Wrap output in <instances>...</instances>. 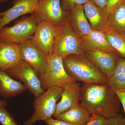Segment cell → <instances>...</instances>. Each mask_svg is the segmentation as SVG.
Wrapping results in <instances>:
<instances>
[{
    "label": "cell",
    "instance_id": "4fadbf2b",
    "mask_svg": "<svg viewBox=\"0 0 125 125\" xmlns=\"http://www.w3.org/2000/svg\"><path fill=\"white\" fill-rule=\"evenodd\" d=\"M60 101L57 104L53 116L55 118L60 114L75 107L80 101L81 86L76 82L70 83L62 88Z\"/></svg>",
    "mask_w": 125,
    "mask_h": 125
},
{
    "label": "cell",
    "instance_id": "3957f363",
    "mask_svg": "<svg viewBox=\"0 0 125 125\" xmlns=\"http://www.w3.org/2000/svg\"><path fill=\"white\" fill-rule=\"evenodd\" d=\"M62 89L53 86L36 98L33 103L35 109L32 115L24 122L25 125H34L38 121H46L52 118L61 98Z\"/></svg>",
    "mask_w": 125,
    "mask_h": 125
},
{
    "label": "cell",
    "instance_id": "d6a6232c",
    "mask_svg": "<svg viewBox=\"0 0 125 125\" xmlns=\"http://www.w3.org/2000/svg\"><path fill=\"white\" fill-rule=\"evenodd\" d=\"M1 15L0 13V20L1 19Z\"/></svg>",
    "mask_w": 125,
    "mask_h": 125
},
{
    "label": "cell",
    "instance_id": "f546056e",
    "mask_svg": "<svg viewBox=\"0 0 125 125\" xmlns=\"http://www.w3.org/2000/svg\"><path fill=\"white\" fill-rule=\"evenodd\" d=\"M116 94L120 101L121 104L123 106L125 115V92H119Z\"/></svg>",
    "mask_w": 125,
    "mask_h": 125
},
{
    "label": "cell",
    "instance_id": "d6986e66",
    "mask_svg": "<svg viewBox=\"0 0 125 125\" xmlns=\"http://www.w3.org/2000/svg\"><path fill=\"white\" fill-rule=\"evenodd\" d=\"M91 114L88 108L81 103L73 109L58 115L55 118L72 125H84Z\"/></svg>",
    "mask_w": 125,
    "mask_h": 125
},
{
    "label": "cell",
    "instance_id": "603a6c76",
    "mask_svg": "<svg viewBox=\"0 0 125 125\" xmlns=\"http://www.w3.org/2000/svg\"><path fill=\"white\" fill-rule=\"evenodd\" d=\"M90 0H61V5L62 10L70 11L78 6H83Z\"/></svg>",
    "mask_w": 125,
    "mask_h": 125
},
{
    "label": "cell",
    "instance_id": "277c9868",
    "mask_svg": "<svg viewBox=\"0 0 125 125\" xmlns=\"http://www.w3.org/2000/svg\"><path fill=\"white\" fill-rule=\"evenodd\" d=\"M38 22L34 13L25 16L10 27L0 30V42L19 45L32 38L37 29Z\"/></svg>",
    "mask_w": 125,
    "mask_h": 125
},
{
    "label": "cell",
    "instance_id": "52a82bcc",
    "mask_svg": "<svg viewBox=\"0 0 125 125\" xmlns=\"http://www.w3.org/2000/svg\"><path fill=\"white\" fill-rule=\"evenodd\" d=\"M38 22L44 21L59 28L68 23L70 11L62 8L60 0H40L34 13Z\"/></svg>",
    "mask_w": 125,
    "mask_h": 125
},
{
    "label": "cell",
    "instance_id": "ffe728a7",
    "mask_svg": "<svg viewBox=\"0 0 125 125\" xmlns=\"http://www.w3.org/2000/svg\"><path fill=\"white\" fill-rule=\"evenodd\" d=\"M108 84L115 93L125 92V59L118 56L114 73L108 78Z\"/></svg>",
    "mask_w": 125,
    "mask_h": 125
},
{
    "label": "cell",
    "instance_id": "836d02e7",
    "mask_svg": "<svg viewBox=\"0 0 125 125\" xmlns=\"http://www.w3.org/2000/svg\"></svg>",
    "mask_w": 125,
    "mask_h": 125
},
{
    "label": "cell",
    "instance_id": "5bb4252c",
    "mask_svg": "<svg viewBox=\"0 0 125 125\" xmlns=\"http://www.w3.org/2000/svg\"><path fill=\"white\" fill-rule=\"evenodd\" d=\"M83 7L92 30L103 31L107 28L110 14L106 9L98 7L90 0L84 4Z\"/></svg>",
    "mask_w": 125,
    "mask_h": 125
},
{
    "label": "cell",
    "instance_id": "44dd1931",
    "mask_svg": "<svg viewBox=\"0 0 125 125\" xmlns=\"http://www.w3.org/2000/svg\"><path fill=\"white\" fill-rule=\"evenodd\" d=\"M107 28L119 34H125V1L109 14Z\"/></svg>",
    "mask_w": 125,
    "mask_h": 125
},
{
    "label": "cell",
    "instance_id": "ac0fdd59",
    "mask_svg": "<svg viewBox=\"0 0 125 125\" xmlns=\"http://www.w3.org/2000/svg\"><path fill=\"white\" fill-rule=\"evenodd\" d=\"M27 89L25 84L13 79L5 71L0 69V96L5 99L13 97Z\"/></svg>",
    "mask_w": 125,
    "mask_h": 125
},
{
    "label": "cell",
    "instance_id": "f1b7e54d",
    "mask_svg": "<svg viewBox=\"0 0 125 125\" xmlns=\"http://www.w3.org/2000/svg\"><path fill=\"white\" fill-rule=\"evenodd\" d=\"M90 0L98 7L102 9H106V0Z\"/></svg>",
    "mask_w": 125,
    "mask_h": 125
},
{
    "label": "cell",
    "instance_id": "4dcf8cb0",
    "mask_svg": "<svg viewBox=\"0 0 125 125\" xmlns=\"http://www.w3.org/2000/svg\"><path fill=\"white\" fill-rule=\"evenodd\" d=\"M7 106V102L6 101L4 100H0V107H6Z\"/></svg>",
    "mask_w": 125,
    "mask_h": 125
},
{
    "label": "cell",
    "instance_id": "2e32d148",
    "mask_svg": "<svg viewBox=\"0 0 125 125\" xmlns=\"http://www.w3.org/2000/svg\"><path fill=\"white\" fill-rule=\"evenodd\" d=\"M21 60L18 45L0 42V69L5 71L15 67Z\"/></svg>",
    "mask_w": 125,
    "mask_h": 125
},
{
    "label": "cell",
    "instance_id": "9c48e42d",
    "mask_svg": "<svg viewBox=\"0 0 125 125\" xmlns=\"http://www.w3.org/2000/svg\"><path fill=\"white\" fill-rule=\"evenodd\" d=\"M18 46L21 60L33 68L38 74L44 73L47 69L48 57L35 45L32 38Z\"/></svg>",
    "mask_w": 125,
    "mask_h": 125
},
{
    "label": "cell",
    "instance_id": "ba28073f",
    "mask_svg": "<svg viewBox=\"0 0 125 125\" xmlns=\"http://www.w3.org/2000/svg\"><path fill=\"white\" fill-rule=\"evenodd\" d=\"M5 71L11 78L22 81L27 89L33 94L35 98L44 92L38 73L24 61H21L15 67Z\"/></svg>",
    "mask_w": 125,
    "mask_h": 125
},
{
    "label": "cell",
    "instance_id": "7a4b0ae2",
    "mask_svg": "<svg viewBox=\"0 0 125 125\" xmlns=\"http://www.w3.org/2000/svg\"><path fill=\"white\" fill-rule=\"evenodd\" d=\"M65 69L69 76L83 83H107L108 78L83 54L71 55L63 59Z\"/></svg>",
    "mask_w": 125,
    "mask_h": 125
},
{
    "label": "cell",
    "instance_id": "5b68a950",
    "mask_svg": "<svg viewBox=\"0 0 125 125\" xmlns=\"http://www.w3.org/2000/svg\"><path fill=\"white\" fill-rule=\"evenodd\" d=\"M81 39L68 23L58 28L52 50V54L62 60L71 55H81L83 53Z\"/></svg>",
    "mask_w": 125,
    "mask_h": 125
},
{
    "label": "cell",
    "instance_id": "9a60e30c",
    "mask_svg": "<svg viewBox=\"0 0 125 125\" xmlns=\"http://www.w3.org/2000/svg\"><path fill=\"white\" fill-rule=\"evenodd\" d=\"M81 41L84 51H98L117 53L108 42L103 31L92 30L88 35L81 39Z\"/></svg>",
    "mask_w": 125,
    "mask_h": 125
},
{
    "label": "cell",
    "instance_id": "6da1fadb",
    "mask_svg": "<svg viewBox=\"0 0 125 125\" xmlns=\"http://www.w3.org/2000/svg\"><path fill=\"white\" fill-rule=\"evenodd\" d=\"M80 101L92 114L108 118L117 115L120 101L107 83H83L81 87Z\"/></svg>",
    "mask_w": 125,
    "mask_h": 125
},
{
    "label": "cell",
    "instance_id": "484cf974",
    "mask_svg": "<svg viewBox=\"0 0 125 125\" xmlns=\"http://www.w3.org/2000/svg\"><path fill=\"white\" fill-rule=\"evenodd\" d=\"M106 125H125V118L122 115L117 114L107 118Z\"/></svg>",
    "mask_w": 125,
    "mask_h": 125
},
{
    "label": "cell",
    "instance_id": "83f0119b",
    "mask_svg": "<svg viewBox=\"0 0 125 125\" xmlns=\"http://www.w3.org/2000/svg\"><path fill=\"white\" fill-rule=\"evenodd\" d=\"M45 122L48 125H72L64 121L52 118L48 119Z\"/></svg>",
    "mask_w": 125,
    "mask_h": 125
},
{
    "label": "cell",
    "instance_id": "cb8c5ba5",
    "mask_svg": "<svg viewBox=\"0 0 125 125\" xmlns=\"http://www.w3.org/2000/svg\"><path fill=\"white\" fill-rule=\"evenodd\" d=\"M0 123L2 125H19L5 107H0Z\"/></svg>",
    "mask_w": 125,
    "mask_h": 125
},
{
    "label": "cell",
    "instance_id": "8992f818",
    "mask_svg": "<svg viewBox=\"0 0 125 125\" xmlns=\"http://www.w3.org/2000/svg\"><path fill=\"white\" fill-rule=\"evenodd\" d=\"M38 76L44 91L53 86L62 88L70 83L76 82L66 73L62 58L52 54L48 57L45 73Z\"/></svg>",
    "mask_w": 125,
    "mask_h": 125
},
{
    "label": "cell",
    "instance_id": "e0dca14e",
    "mask_svg": "<svg viewBox=\"0 0 125 125\" xmlns=\"http://www.w3.org/2000/svg\"><path fill=\"white\" fill-rule=\"evenodd\" d=\"M84 14L83 6L70 11L68 23L81 39L87 36L92 30Z\"/></svg>",
    "mask_w": 125,
    "mask_h": 125
},
{
    "label": "cell",
    "instance_id": "30bf717a",
    "mask_svg": "<svg viewBox=\"0 0 125 125\" xmlns=\"http://www.w3.org/2000/svg\"><path fill=\"white\" fill-rule=\"evenodd\" d=\"M58 28L44 21L39 22L32 38L34 43L47 56L52 54Z\"/></svg>",
    "mask_w": 125,
    "mask_h": 125
},
{
    "label": "cell",
    "instance_id": "d4e9b609",
    "mask_svg": "<svg viewBox=\"0 0 125 125\" xmlns=\"http://www.w3.org/2000/svg\"><path fill=\"white\" fill-rule=\"evenodd\" d=\"M87 123L84 125H106L107 118L96 114H92Z\"/></svg>",
    "mask_w": 125,
    "mask_h": 125
},
{
    "label": "cell",
    "instance_id": "7c38bea8",
    "mask_svg": "<svg viewBox=\"0 0 125 125\" xmlns=\"http://www.w3.org/2000/svg\"><path fill=\"white\" fill-rule=\"evenodd\" d=\"M40 0H14L12 7L0 12V30L20 16L34 13Z\"/></svg>",
    "mask_w": 125,
    "mask_h": 125
},
{
    "label": "cell",
    "instance_id": "1f68e13d",
    "mask_svg": "<svg viewBox=\"0 0 125 125\" xmlns=\"http://www.w3.org/2000/svg\"><path fill=\"white\" fill-rule=\"evenodd\" d=\"M9 0H0V4H2L3 2H6V1H8Z\"/></svg>",
    "mask_w": 125,
    "mask_h": 125
},
{
    "label": "cell",
    "instance_id": "8fae6325",
    "mask_svg": "<svg viewBox=\"0 0 125 125\" xmlns=\"http://www.w3.org/2000/svg\"><path fill=\"white\" fill-rule=\"evenodd\" d=\"M84 55L108 78L112 75L118 57L116 52L100 51H84Z\"/></svg>",
    "mask_w": 125,
    "mask_h": 125
},
{
    "label": "cell",
    "instance_id": "7402d4cb",
    "mask_svg": "<svg viewBox=\"0 0 125 125\" xmlns=\"http://www.w3.org/2000/svg\"><path fill=\"white\" fill-rule=\"evenodd\" d=\"M103 32L109 44L119 56L125 59V34L117 33L108 28Z\"/></svg>",
    "mask_w": 125,
    "mask_h": 125
},
{
    "label": "cell",
    "instance_id": "4316f807",
    "mask_svg": "<svg viewBox=\"0 0 125 125\" xmlns=\"http://www.w3.org/2000/svg\"><path fill=\"white\" fill-rule=\"evenodd\" d=\"M125 0H106V9L109 14Z\"/></svg>",
    "mask_w": 125,
    "mask_h": 125
}]
</instances>
